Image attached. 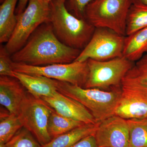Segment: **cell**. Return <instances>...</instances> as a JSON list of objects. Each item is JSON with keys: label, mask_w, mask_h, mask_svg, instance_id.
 <instances>
[{"label": "cell", "mask_w": 147, "mask_h": 147, "mask_svg": "<svg viewBox=\"0 0 147 147\" xmlns=\"http://www.w3.org/2000/svg\"><path fill=\"white\" fill-rule=\"evenodd\" d=\"M81 52L61 42L48 22L38 27L11 59L14 62L32 66L68 63L75 61Z\"/></svg>", "instance_id": "1"}, {"label": "cell", "mask_w": 147, "mask_h": 147, "mask_svg": "<svg viewBox=\"0 0 147 147\" xmlns=\"http://www.w3.org/2000/svg\"><path fill=\"white\" fill-rule=\"evenodd\" d=\"M67 0L50 3L49 23L58 39L69 47L82 51L89 42L95 28L85 18H79L69 11Z\"/></svg>", "instance_id": "2"}, {"label": "cell", "mask_w": 147, "mask_h": 147, "mask_svg": "<svg viewBox=\"0 0 147 147\" xmlns=\"http://www.w3.org/2000/svg\"><path fill=\"white\" fill-rule=\"evenodd\" d=\"M53 81L58 92L84 105L90 112L97 123L115 115L121 88L109 90L87 88L55 79Z\"/></svg>", "instance_id": "3"}, {"label": "cell", "mask_w": 147, "mask_h": 147, "mask_svg": "<svg viewBox=\"0 0 147 147\" xmlns=\"http://www.w3.org/2000/svg\"><path fill=\"white\" fill-rule=\"evenodd\" d=\"M131 0H93L84 18L95 28H106L125 36L126 21Z\"/></svg>", "instance_id": "4"}, {"label": "cell", "mask_w": 147, "mask_h": 147, "mask_svg": "<svg viewBox=\"0 0 147 147\" xmlns=\"http://www.w3.org/2000/svg\"><path fill=\"white\" fill-rule=\"evenodd\" d=\"M16 16V26L5 45L11 55L21 49L38 27L49 22L50 3L43 0H29L25 10Z\"/></svg>", "instance_id": "5"}, {"label": "cell", "mask_w": 147, "mask_h": 147, "mask_svg": "<svg viewBox=\"0 0 147 147\" xmlns=\"http://www.w3.org/2000/svg\"><path fill=\"white\" fill-rule=\"evenodd\" d=\"M87 61L89 74L84 88L107 90L121 88L123 79L135 63L123 56L107 61Z\"/></svg>", "instance_id": "6"}, {"label": "cell", "mask_w": 147, "mask_h": 147, "mask_svg": "<svg viewBox=\"0 0 147 147\" xmlns=\"http://www.w3.org/2000/svg\"><path fill=\"white\" fill-rule=\"evenodd\" d=\"M11 66L13 71L45 76L84 88L89 74L87 61L45 66L30 65L12 61Z\"/></svg>", "instance_id": "7"}, {"label": "cell", "mask_w": 147, "mask_h": 147, "mask_svg": "<svg viewBox=\"0 0 147 147\" xmlns=\"http://www.w3.org/2000/svg\"><path fill=\"white\" fill-rule=\"evenodd\" d=\"M53 110L42 99L36 98L28 92L17 115L23 127L33 135L41 146L52 140L47 130V125Z\"/></svg>", "instance_id": "8"}, {"label": "cell", "mask_w": 147, "mask_h": 147, "mask_svg": "<svg viewBox=\"0 0 147 147\" xmlns=\"http://www.w3.org/2000/svg\"><path fill=\"white\" fill-rule=\"evenodd\" d=\"M125 37L109 29L95 28L89 42L75 61H104L122 57Z\"/></svg>", "instance_id": "9"}, {"label": "cell", "mask_w": 147, "mask_h": 147, "mask_svg": "<svg viewBox=\"0 0 147 147\" xmlns=\"http://www.w3.org/2000/svg\"><path fill=\"white\" fill-rule=\"evenodd\" d=\"M98 147H129L127 119L114 115L98 123L94 134Z\"/></svg>", "instance_id": "10"}, {"label": "cell", "mask_w": 147, "mask_h": 147, "mask_svg": "<svg viewBox=\"0 0 147 147\" xmlns=\"http://www.w3.org/2000/svg\"><path fill=\"white\" fill-rule=\"evenodd\" d=\"M115 115L126 119L147 118V89L121 86Z\"/></svg>", "instance_id": "11"}, {"label": "cell", "mask_w": 147, "mask_h": 147, "mask_svg": "<svg viewBox=\"0 0 147 147\" xmlns=\"http://www.w3.org/2000/svg\"><path fill=\"white\" fill-rule=\"evenodd\" d=\"M41 99L61 115L87 124L97 123L90 112L84 105L59 92H57L51 97Z\"/></svg>", "instance_id": "12"}, {"label": "cell", "mask_w": 147, "mask_h": 147, "mask_svg": "<svg viewBox=\"0 0 147 147\" xmlns=\"http://www.w3.org/2000/svg\"><path fill=\"white\" fill-rule=\"evenodd\" d=\"M27 93V90L15 77L0 76V104L11 114L18 115Z\"/></svg>", "instance_id": "13"}, {"label": "cell", "mask_w": 147, "mask_h": 147, "mask_svg": "<svg viewBox=\"0 0 147 147\" xmlns=\"http://www.w3.org/2000/svg\"><path fill=\"white\" fill-rule=\"evenodd\" d=\"M13 77L21 82L29 93L36 98L51 97L58 91L53 79L15 71Z\"/></svg>", "instance_id": "14"}, {"label": "cell", "mask_w": 147, "mask_h": 147, "mask_svg": "<svg viewBox=\"0 0 147 147\" xmlns=\"http://www.w3.org/2000/svg\"><path fill=\"white\" fill-rule=\"evenodd\" d=\"M147 53V28L125 36L123 57L135 63Z\"/></svg>", "instance_id": "15"}, {"label": "cell", "mask_w": 147, "mask_h": 147, "mask_svg": "<svg viewBox=\"0 0 147 147\" xmlns=\"http://www.w3.org/2000/svg\"><path fill=\"white\" fill-rule=\"evenodd\" d=\"M19 0H5L0 6V42H7L17 22L16 6Z\"/></svg>", "instance_id": "16"}, {"label": "cell", "mask_w": 147, "mask_h": 147, "mask_svg": "<svg viewBox=\"0 0 147 147\" xmlns=\"http://www.w3.org/2000/svg\"><path fill=\"white\" fill-rule=\"evenodd\" d=\"M98 123L84 124L51 140L41 147H71L85 137L95 133Z\"/></svg>", "instance_id": "17"}, {"label": "cell", "mask_w": 147, "mask_h": 147, "mask_svg": "<svg viewBox=\"0 0 147 147\" xmlns=\"http://www.w3.org/2000/svg\"><path fill=\"white\" fill-rule=\"evenodd\" d=\"M23 127L17 115L11 114L3 106L1 107L0 143H7Z\"/></svg>", "instance_id": "18"}, {"label": "cell", "mask_w": 147, "mask_h": 147, "mask_svg": "<svg viewBox=\"0 0 147 147\" xmlns=\"http://www.w3.org/2000/svg\"><path fill=\"white\" fill-rule=\"evenodd\" d=\"M121 86L147 89V53L129 70L123 79Z\"/></svg>", "instance_id": "19"}, {"label": "cell", "mask_w": 147, "mask_h": 147, "mask_svg": "<svg viewBox=\"0 0 147 147\" xmlns=\"http://www.w3.org/2000/svg\"><path fill=\"white\" fill-rule=\"evenodd\" d=\"M84 124L61 115L53 110L48 120L47 130L53 139Z\"/></svg>", "instance_id": "20"}, {"label": "cell", "mask_w": 147, "mask_h": 147, "mask_svg": "<svg viewBox=\"0 0 147 147\" xmlns=\"http://www.w3.org/2000/svg\"><path fill=\"white\" fill-rule=\"evenodd\" d=\"M147 28V6L132 4L126 21V36Z\"/></svg>", "instance_id": "21"}, {"label": "cell", "mask_w": 147, "mask_h": 147, "mask_svg": "<svg viewBox=\"0 0 147 147\" xmlns=\"http://www.w3.org/2000/svg\"><path fill=\"white\" fill-rule=\"evenodd\" d=\"M127 120L129 129V147H147V118Z\"/></svg>", "instance_id": "22"}, {"label": "cell", "mask_w": 147, "mask_h": 147, "mask_svg": "<svg viewBox=\"0 0 147 147\" xmlns=\"http://www.w3.org/2000/svg\"><path fill=\"white\" fill-rule=\"evenodd\" d=\"M6 144L8 147H41L33 135L24 127Z\"/></svg>", "instance_id": "23"}, {"label": "cell", "mask_w": 147, "mask_h": 147, "mask_svg": "<svg viewBox=\"0 0 147 147\" xmlns=\"http://www.w3.org/2000/svg\"><path fill=\"white\" fill-rule=\"evenodd\" d=\"M7 50L5 46L1 45L0 47V75L13 77L12 68V61L11 56Z\"/></svg>", "instance_id": "24"}, {"label": "cell", "mask_w": 147, "mask_h": 147, "mask_svg": "<svg viewBox=\"0 0 147 147\" xmlns=\"http://www.w3.org/2000/svg\"><path fill=\"white\" fill-rule=\"evenodd\" d=\"M93 0H67L66 5L70 13L79 18H84L85 9Z\"/></svg>", "instance_id": "25"}, {"label": "cell", "mask_w": 147, "mask_h": 147, "mask_svg": "<svg viewBox=\"0 0 147 147\" xmlns=\"http://www.w3.org/2000/svg\"><path fill=\"white\" fill-rule=\"evenodd\" d=\"M71 147H98L94 134L85 137Z\"/></svg>", "instance_id": "26"}, {"label": "cell", "mask_w": 147, "mask_h": 147, "mask_svg": "<svg viewBox=\"0 0 147 147\" xmlns=\"http://www.w3.org/2000/svg\"><path fill=\"white\" fill-rule=\"evenodd\" d=\"M29 1V0H19L15 11L16 15L20 14L25 10L28 5Z\"/></svg>", "instance_id": "27"}, {"label": "cell", "mask_w": 147, "mask_h": 147, "mask_svg": "<svg viewBox=\"0 0 147 147\" xmlns=\"http://www.w3.org/2000/svg\"><path fill=\"white\" fill-rule=\"evenodd\" d=\"M132 4L147 6V0H131Z\"/></svg>", "instance_id": "28"}, {"label": "cell", "mask_w": 147, "mask_h": 147, "mask_svg": "<svg viewBox=\"0 0 147 147\" xmlns=\"http://www.w3.org/2000/svg\"><path fill=\"white\" fill-rule=\"evenodd\" d=\"M0 147H8L6 144L0 143Z\"/></svg>", "instance_id": "29"}, {"label": "cell", "mask_w": 147, "mask_h": 147, "mask_svg": "<svg viewBox=\"0 0 147 147\" xmlns=\"http://www.w3.org/2000/svg\"><path fill=\"white\" fill-rule=\"evenodd\" d=\"M43 1H45L47 2L48 3H50L51 1H53V0H43Z\"/></svg>", "instance_id": "30"}, {"label": "cell", "mask_w": 147, "mask_h": 147, "mask_svg": "<svg viewBox=\"0 0 147 147\" xmlns=\"http://www.w3.org/2000/svg\"><path fill=\"white\" fill-rule=\"evenodd\" d=\"M5 0H0V3H2Z\"/></svg>", "instance_id": "31"}]
</instances>
